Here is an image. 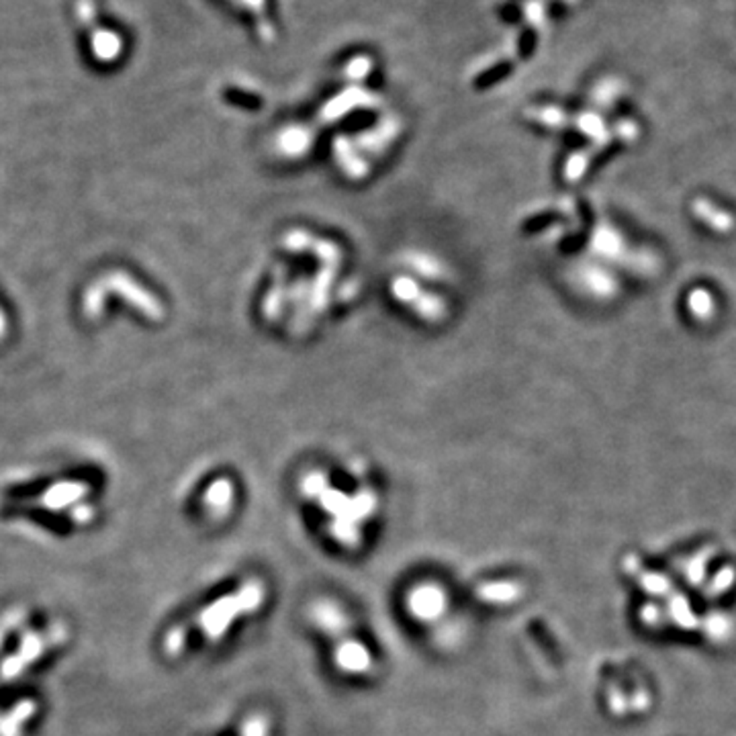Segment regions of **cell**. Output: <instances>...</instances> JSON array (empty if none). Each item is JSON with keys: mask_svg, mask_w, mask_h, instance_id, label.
Wrapping results in <instances>:
<instances>
[{"mask_svg": "<svg viewBox=\"0 0 736 736\" xmlns=\"http://www.w3.org/2000/svg\"><path fill=\"white\" fill-rule=\"evenodd\" d=\"M233 4L242 6L244 11L250 12L256 20L258 33L264 41H271L274 37V29L271 19H268V0H231Z\"/></svg>", "mask_w": 736, "mask_h": 736, "instance_id": "obj_1", "label": "cell"}]
</instances>
